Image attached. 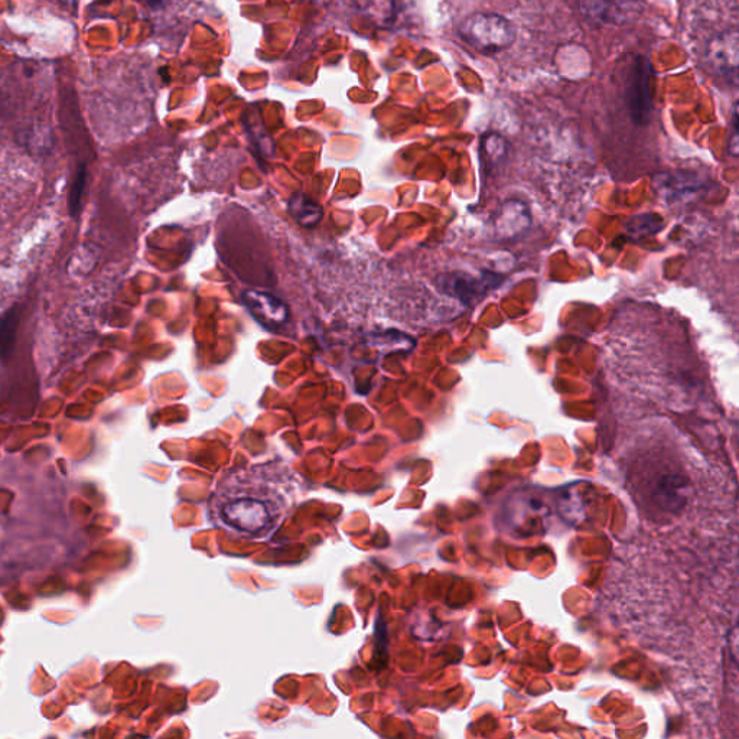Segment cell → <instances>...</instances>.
Returning a JSON list of instances; mask_svg holds the SVG:
<instances>
[{"instance_id": "obj_1", "label": "cell", "mask_w": 739, "mask_h": 739, "mask_svg": "<svg viewBox=\"0 0 739 739\" xmlns=\"http://www.w3.org/2000/svg\"><path fill=\"white\" fill-rule=\"evenodd\" d=\"M294 472L278 465L237 468L211 497L213 519L227 532L249 540L272 535L295 503Z\"/></svg>"}, {"instance_id": "obj_2", "label": "cell", "mask_w": 739, "mask_h": 739, "mask_svg": "<svg viewBox=\"0 0 739 739\" xmlns=\"http://www.w3.org/2000/svg\"><path fill=\"white\" fill-rule=\"evenodd\" d=\"M459 35L474 50L493 55L509 50L516 41V29L498 13L475 12L459 25Z\"/></svg>"}, {"instance_id": "obj_3", "label": "cell", "mask_w": 739, "mask_h": 739, "mask_svg": "<svg viewBox=\"0 0 739 739\" xmlns=\"http://www.w3.org/2000/svg\"><path fill=\"white\" fill-rule=\"evenodd\" d=\"M653 68L649 58L637 57L628 78L627 104L631 119L638 126L649 125L653 112V93H651Z\"/></svg>"}, {"instance_id": "obj_4", "label": "cell", "mask_w": 739, "mask_h": 739, "mask_svg": "<svg viewBox=\"0 0 739 739\" xmlns=\"http://www.w3.org/2000/svg\"><path fill=\"white\" fill-rule=\"evenodd\" d=\"M442 289L465 305H470L477 299L483 298L496 281H487V279H478L467 273H452V275L444 276L441 283Z\"/></svg>"}, {"instance_id": "obj_5", "label": "cell", "mask_w": 739, "mask_h": 739, "mask_svg": "<svg viewBox=\"0 0 739 739\" xmlns=\"http://www.w3.org/2000/svg\"><path fill=\"white\" fill-rule=\"evenodd\" d=\"M247 308L265 327L278 328L285 324L288 319V311L285 305L272 295L262 292L249 291L244 294Z\"/></svg>"}, {"instance_id": "obj_6", "label": "cell", "mask_w": 739, "mask_h": 739, "mask_svg": "<svg viewBox=\"0 0 739 739\" xmlns=\"http://www.w3.org/2000/svg\"><path fill=\"white\" fill-rule=\"evenodd\" d=\"M532 218L529 208L522 201H507L501 205L496 217V231L503 239L519 236L529 229Z\"/></svg>"}, {"instance_id": "obj_7", "label": "cell", "mask_w": 739, "mask_h": 739, "mask_svg": "<svg viewBox=\"0 0 739 739\" xmlns=\"http://www.w3.org/2000/svg\"><path fill=\"white\" fill-rule=\"evenodd\" d=\"M685 478L680 474H664L651 488V498L663 510H679L685 504Z\"/></svg>"}, {"instance_id": "obj_8", "label": "cell", "mask_w": 739, "mask_h": 739, "mask_svg": "<svg viewBox=\"0 0 739 739\" xmlns=\"http://www.w3.org/2000/svg\"><path fill=\"white\" fill-rule=\"evenodd\" d=\"M709 60L719 74L728 80H735L738 71V37L737 34H725L715 38L709 47Z\"/></svg>"}, {"instance_id": "obj_9", "label": "cell", "mask_w": 739, "mask_h": 739, "mask_svg": "<svg viewBox=\"0 0 739 739\" xmlns=\"http://www.w3.org/2000/svg\"><path fill=\"white\" fill-rule=\"evenodd\" d=\"M291 213L296 221L306 227H312L321 218L322 210L315 201L309 200L305 195H296L291 203Z\"/></svg>"}, {"instance_id": "obj_10", "label": "cell", "mask_w": 739, "mask_h": 739, "mask_svg": "<svg viewBox=\"0 0 739 739\" xmlns=\"http://www.w3.org/2000/svg\"><path fill=\"white\" fill-rule=\"evenodd\" d=\"M662 224V217L657 216V214H640V216L631 218V220L625 224V229H627L628 234L633 236L634 239H643V237L657 233V231L660 230V227H662Z\"/></svg>"}, {"instance_id": "obj_11", "label": "cell", "mask_w": 739, "mask_h": 739, "mask_svg": "<svg viewBox=\"0 0 739 739\" xmlns=\"http://www.w3.org/2000/svg\"><path fill=\"white\" fill-rule=\"evenodd\" d=\"M507 143L497 133H488L481 142V155L485 162V166H497L506 158Z\"/></svg>"}, {"instance_id": "obj_12", "label": "cell", "mask_w": 739, "mask_h": 739, "mask_svg": "<svg viewBox=\"0 0 739 739\" xmlns=\"http://www.w3.org/2000/svg\"><path fill=\"white\" fill-rule=\"evenodd\" d=\"M19 309L13 308L8 314L0 319V351L9 354L15 343V334L18 330Z\"/></svg>"}, {"instance_id": "obj_13", "label": "cell", "mask_w": 739, "mask_h": 739, "mask_svg": "<svg viewBox=\"0 0 739 739\" xmlns=\"http://www.w3.org/2000/svg\"><path fill=\"white\" fill-rule=\"evenodd\" d=\"M84 185H86V169H78L76 177L71 184L70 195H68V207L71 216L76 217L80 211L81 198H83Z\"/></svg>"}, {"instance_id": "obj_14", "label": "cell", "mask_w": 739, "mask_h": 739, "mask_svg": "<svg viewBox=\"0 0 739 739\" xmlns=\"http://www.w3.org/2000/svg\"><path fill=\"white\" fill-rule=\"evenodd\" d=\"M58 2L63 3V5L68 6L70 8L71 3L74 2V0H58Z\"/></svg>"}]
</instances>
